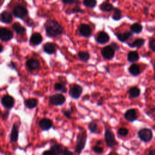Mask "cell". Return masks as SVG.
Here are the masks:
<instances>
[{
    "mask_svg": "<svg viewBox=\"0 0 155 155\" xmlns=\"http://www.w3.org/2000/svg\"><path fill=\"white\" fill-rule=\"evenodd\" d=\"M45 28L47 35L51 37H55L63 33V27L56 21H48L45 24Z\"/></svg>",
    "mask_w": 155,
    "mask_h": 155,
    "instance_id": "6da1fadb",
    "label": "cell"
},
{
    "mask_svg": "<svg viewBox=\"0 0 155 155\" xmlns=\"http://www.w3.org/2000/svg\"><path fill=\"white\" fill-rule=\"evenodd\" d=\"M87 136L86 134V132L83 130L80 131L78 134L76 147L75 149V151L76 153H81L85 147L86 142H87Z\"/></svg>",
    "mask_w": 155,
    "mask_h": 155,
    "instance_id": "7a4b0ae2",
    "label": "cell"
},
{
    "mask_svg": "<svg viewBox=\"0 0 155 155\" xmlns=\"http://www.w3.org/2000/svg\"><path fill=\"white\" fill-rule=\"evenodd\" d=\"M137 136L142 141L144 142H149L153 138V132L151 129L144 128L138 131Z\"/></svg>",
    "mask_w": 155,
    "mask_h": 155,
    "instance_id": "3957f363",
    "label": "cell"
},
{
    "mask_svg": "<svg viewBox=\"0 0 155 155\" xmlns=\"http://www.w3.org/2000/svg\"><path fill=\"white\" fill-rule=\"evenodd\" d=\"M104 139L107 145L110 148H113L117 144L113 132L110 129H106L104 133Z\"/></svg>",
    "mask_w": 155,
    "mask_h": 155,
    "instance_id": "277c9868",
    "label": "cell"
},
{
    "mask_svg": "<svg viewBox=\"0 0 155 155\" xmlns=\"http://www.w3.org/2000/svg\"><path fill=\"white\" fill-rule=\"evenodd\" d=\"M50 102L51 104L55 106H60L64 104L66 102V98L63 94L61 93H56L50 97Z\"/></svg>",
    "mask_w": 155,
    "mask_h": 155,
    "instance_id": "5b68a950",
    "label": "cell"
},
{
    "mask_svg": "<svg viewBox=\"0 0 155 155\" xmlns=\"http://www.w3.org/2000/svg\"><path fill=\"white\" fill-rule=\"evenodd\" d=\"M82 93V88L81 86L78 84L73 85L72 87L70 88L69 94L70 97L75 99H79Z\"/></svg>",
    "mask_w": 155,
    "mask_h": 155,
    "instance_id": "8992f818",
    "label": "cell"
},
{
    "mask_svg": "<svg viewBox=\"0 0 155 155\" xmlns=\"http://www.w3.org/2000/svg\"><path fill=\"white\" fill-rule=\"evenodd\" d=\"M13 13L16 18L22 19L28 15V11L25 7L21 6H17L13 8Z\"/></svg>",
    "mask_w": 155,
    "mask_h": 155,
    "instance_id": "52a82bcc",
    "label": "cell"
},
{
    "mask_svg": "<svg viewBox=\"0 0 155 155\" xmlns=\"http://www.w3.org/2000/svg\"><path fill=\"white\" fill-rule=\"evenodd\" d=\"M2 105L7 109L12 108L15 104V100L10 95H4L1 99Z\"/></svg>",
    "mask_w": 155,
    "mask_h": 155,
    "instance_id": "ba28073f",
    "label": "cell"
},
{
    "mask_svg": "<svg viewBox=\"0 0 155 155\" xmlns=\"http://www.w3.org/2000/svg\"><path fill=\"white\" fill-rule=\"evenodd\" d=\"M115 50L112 46H108L103 49L101 53L102 56L104 58L107 59H111L113 58L115 55Z\"/></svg>",
    "mask_w": 155,
    "mask_h": 155,
    "instance_id": "9c48e42d",
    "label": "cell"
},
{
    "mask_svg": "<svg viewBox=\"0 0 155 155\" xmlns=\"http://www.w3.org/2000/svg\"><path fill=\"white\" fill-rule=\"evenodd\" d=\"M39 126L42 130L47 131L53 127V122L49 118H43L39 121Z\"/></svg>",
    "mask_w": 155,
    "mask_h": 155,
    "instance_id": "30bf717a",
    "label": "cell"
},
{
    "mask_svg": "<svg viewBox=\"0 0 155 155\" xmlns=\"http://www.w3.org/2000/svg\"><path fill=\"white\" fill-rule=\"evenodd\" d=\"M13 37V33L7 28L0 29V38L3 41H8Z\"/></svg>",
    "mask_w": 155,
    "mask_h": 155,
    "instance_id": "8fae6325",
    "label": "cell"
},
{
    "mask_svg": "<svg viewBox=\"0 0 155 155\" xmlns=\"http://www.w3.org/2000/svg\"><path fill=\"white\" fill-rule=\"evenodd\" d=\"M124 118L128 122L133 123L137 119V112L134 108L127 110L124 113Z\"/></svg>",
    "mask_w": 155,
    "mask_h": 155,
    "instance_id": "7c38bea8",
    "label": "cell"
},
{
    "mask_svg": "<svg viewBox=\"0 0 155 155\" xmlns=\"http://www.w3.org/2000/svg\"><path fill=\"white\" fill-rule=\"evenodd\" d=\"M79 31L81 35L84 37H89L92 34V30L90 26L85 24L80 25L79 27Z\"/></svg>",
    "mask_w": 155,
    "mask_h": 155,
    "instance_id": "4fadbf2b",
    "label": "cell"
},
{
    "mask_svg": "<svg viewBox=\"0 0 155 155\" xmlns=\"http://www.w3.org/2000/svg\"><path fill=\"white\" fill-rule=\"evenodd\" d=\"M18 127L16 124L13 125V127L10 135V140L12 142H16L18 140Z\"/></svg>",
    "mask_w": 155,
    "mask_h": 155,
    "instance_id": "5bb4252c",
    "label": "cell"
},
{
    "mask_svg": "<svg viewBox=\"0 0 155 155\" xmlns=\"http://www.w3.org/2000/svg\"><path fill=\"white\" fill-rule=\"evenodd\" d=\"M42 37L41 34L38 33H33V35L31 36L30 39V43L34 46L39 45L42 42Z\"/></svg>",
    "mask_w": 155,
    "mask_h": 155,
    "instance_id": "9a60e30c",
    "label": "cell"
},
{
    "mask_svg": "<svg viewBox=\"0 0 155 155\" xmlns=\"http://www.w3.org/2000/svg\"><path fill=\"white\" fill-rule=\"evenodd\" d=\"M109 37L108 34L104 32H101L99 33L97 37V41L99 44H106L109 41Z\"/></svg>",
    "mask_w": 155,
    "mask_h": 155,
    "instance_id": "2e32d148",
    "label": "cell"
},
{
    "mask_svg": "<svg viewBox=\"0 0 155 155\" xmlns=\"http://www.w3.org/2000/svg\"><path fill=\"white\" fill-rule=\"evenodd\" d=\"M27 67L30 70H34L38 69L40 64L39 61L35 59H29L27 62Z\"/></svg>",
    "mask_w": 155,
    "mask_h": 155,
    "instance_id": "e0dca14e",
    "label": "cell"
},
{
    "mask_svg": "<svg viewBox=\"0 0 155 155\" xmlns=\"http://www.w3.org/2000/svg\"><path fill=\"white\" fill-rule=\"evenodd\" d=\"M50 150L52 151L54 155H61L63 153L64 148L60 144H55L51 146Z\"/></svg>",
    "mask_w": 155,
    "mask_h": 155,
    "instance_id": "ac0fdd59",
    "label": "cell"
},
{
    "mask_svg": "<svg viewBox=\"0 0 155 155\" xmlns=\"http://www.w3.org/2000/svg\"><path fill=\"white\" fill-rule=\"evenodd\" d=\"M24 104L27 108L32 109L37 107L38 105V100L35 98H29L25 101Z\"/></svg>",
    "mask_w": 155,
    "mask_h": 155,
    "instance_id": "d6986e66",
    "label": "cell"
},
{
    "mask_svg": "<svg viewBox=\"0 0 155 155\" xmlns=\"http://www.w3.org/2000/svg\"><path fill=\"white\" fill-rule=\"evenodd\" d=\"M56 45L53 43L47 42L44 46V50L46 53L49 54H53L55 52Z\"/></svg>",
    "mask_w": 155,
    "mask_h": 155,
    "instance_id": "ffe728a7",
    "label": "cell"
},
{
    "mask_svg": "<svg viewBox=\"0 0 155 155\" xmlns=\"http://www.w3.org/2000/svg\"><path fill=\"white\" fill-rule=\"evenodd\" d=\"M132 35L133 33L131 32H125L124 33H118L116 35L118 39L122 42L127 41L128 38L132 37Z\"/></svg>",
    "mask_w": 155,
    "mask_h": 155,
    "instance_id": "44dd1931",
    "label": "cell"
},
{
    "mask_svg": "<svg viewBox=\"0 0 155 155\" xmlns=\"http://www.w3.org/2000/svg\"><path fill=\"white\" fill-rule=\"evenodd\" d=\"M1 21L4 23H11L12 21V16L7 11H4L1 15Z\"/></svg>",
    "mask_w": 155,
    "mask_h": 155,
    "instance_id": "7402d4cb",
    "label": "cell"
},
{
    "mask_svg": "<svg viewBox=\"0 0 155 155\" xmlns=\"http://www.w3.org/2000/svg\"><path fill=\"white\" fill-rule=\"evenodd\" d=\"M128 70L130 73L133 76H137V75H139L141 73L140 66L136 64H132L130 67H129Z\"/></svg>",
    "mask_w": 155,
    "mask_h": 155,
    "instance_id": "603a6c76",
    "label": "cell"
},
{
    "mask_svg": "<svg viewBox=\"0 0 155 155\" xmlns=\"http://www.w3.org/2000/svg\"><path fill=\"white\" fill-rule=\"evenodd\" d=\"M139 54L136 51H132L129 52L127 56L128 61L131 63H135L139 59Z\"/></svg>",
    "mask_w": 155,
    "mask_h": 155,
    "instance_id": "cb8c5ba5",
    "label": "cell"
},
{
    "mask_svg": "<svg viewBox=\"0 0 155 155\" xmlns=\"http://www.w3.org/2000/svg\"><path fill=\"white\" fill-rule=\"evenodd\" d=\"M128 94H130V96L132 98H138L140 96L141 94V90L139 88H137V87H133L129 89L128 92Z\"/></svg>",
    "mask_w": 155,
    "mask_h": 155,
    "instance_id": "d4e9b609",
    "label": "cell"
},
{
    "mask_svg": "<svg viewBox=\"0 0 155 155\" xmlns=\"http://www.w3.org/2000/svg\"><path fill=\"white\" fill-rule=\"evenodd\" d=\"M145 44V40L142 38H138L135 39L131 44H128L131 47H141Z\"/></svg>",
    "mask_w": 155,
    "mask_h": 155,
    "instance_id": "484cf974",
    "label": "cell"
},
{
    "mask_svg": "<svg viewBox=\"0 0 155 155\" xmlns=\"http://www.w3.org/2000/svg\"><path fill=\"white\" fill-rule=\"evenodd\" d=\"M13 29L18 34H24L26 31L25 29L18 23H16L13 25Z\"/></svg>",
    "mask_w": 155,
    "mask_h": 155,
    "instance_id": "4316f807",
    "label": "cell"
},
{
    "mask_svg": "<svg viewBox=\"0 0 155 155\" xmlns=\"http://www.w3.org/2000/svg\"><path fill=\"white\" fill-rule=\"evenodd\" d=\"M100 9L104 12H109L113 9V5L108 2H104L100 5Z\"/></svg>",
    "mask_w": 155,
    "mask_h": 155,
    "instance_id": "83f0119b",
    "label": "cell"
},
{
    "mask_svg": "<svg viewBox=\"0 0 155 155\" xmlns=\"http://www.w3.org/2000/svg\"><path fill=\"white\" fill-rule=\"evenodd\" d=\"M130 29L133 33H140L142 30V26L138 23H135L131 25Z\"/></svg>",
    "mask_w": 155,
    "mask_h": 155,
    "instance_id": "f1b7e54d",
    "label": "cell"
},
{
    "mask_svg": "<svg viewBox=\"0 0 155 155\" xmlns=\"http://www.w3.org/2000/svg\"><path fill=\"white\" fill-rule=\"evenodd\" d=\"M88 128L90 132L92 133H98V124L95 121H91L89 125H88Z\"/></svg>",
    "mask_w": 155,
    "mask_h": 155,
    "instance_id": "f546056e",
    "label": "cell"
},
{
    "mask_svg": "<svg viewBox=\"0 0 155 155\" xmlns=\"http://www.w3.org/2000/svg\"><path fill=\"white\" fill-rule=\"evenodd\" d=\"M78 56L82 61H87L90 58V55L88 51H80L78 54Z\"/></svg>",
    "mask_w": 155,
    "mask_h": 155,
    "instance_id": "4dcf8cb0",
    "label": "cell"
},
{
    "mask_svg": "<svg viewBox=\"0 0 155 155\" xmlns=\"http://www.w3.org/2000/svg\"><path fill=\"white\" fill-rule=\"evenodd\" d=\"M54 89L55 90L62 92V93H66L67 92V89L64 86V85L60 84V83H56L55 84L54 86Z\"/></svg>",
    "mask_w": 155,
    "mask_h": 155,
    "instance_id": "1f68e13d",
    "label": "cell"
},
{
    "mask_svg": "<svg viewBox=\"0 0 155 155\" xmlns=\"http://www.w3.org/2000/svg\"><path fill=\"white\" fill-rule=\"evenodd\" d=\"M122 18L121 11L118 8H114V13L113 15V18L115 20H119Z\"/></svg>",
    "mask_w": 155,
    "mask_h": 155,
    "instance_id": "d6a6232c",
    "label": "cell"
},
{
    "mask_svg": "<svg viewBox=\"0 0 155 155\" xmlns=\"http://www.w3.org/2000/svg\"><path fill=\"white\" fill-rule=\"evenodd\" d=\"M84 5L89 8H93L97 4L96 0H84Z\"/></svg>",
    "mask_w": 155,
    "mask_h": 155,
    "instance_id": "836d02e7",
    "label": "cell"
},
{
    "mask_svg": "<svg viewBox=\"0 0 155 155\" xmlns=\"http://www.w3.org/2000/svg\"><path fill=\"white\" fill-rule=\"evenodd\" d=\"M92 150L97 154H102L103 152H104V149L101 147V146H99L98 145H97L93 147Z\"/></svg>",
    "mask_w": 155,
    "mask_h": 155,
    "instance_id": "e575fe53",
    "label": "cell"
},
{
    "mask_svg": "<svg viewBox=\"0 0 155 155\" xmlns=\"http://www.w3.org/2000/svg\"><path fill=\"white\" fill-rule=\"evenodd\" d=\"M128 130L126 128H120L118 130V134L120 136H126L128 134Z\"/></svg>",
    "mask_w": 155,
    "mask_h": 155,
    "instance_id": "d590c367",
    "label": "cell"
},
{
    "mask_svg": "<svg viewBox=\"0 0 155 155\" xmlns=\"http://www.w3.org/2000/svg\"><path fill=\"white\" fill-rule=\"evenodd\" d=\"M147 114L151 119L155 120V107L150 108L147 112Z\"/></svg>",
    "mask_w": 155,
    "mask_h": 155,
    "instance_id": "8d00e7d4",
    "label": "cell"
},
{
    "mask_svg": "<svg viewBox=\"0 0 155 155\" xmlns=\"http://www.w3.org/2000/svg\"><path fill=\"white\" fill-rule=\"evenodd\" d=\"M64 115L68 119H71L73 111L72 110H64L62 111Z\"/></svg>",
    "mask_w": 155,
    "mask_h": 155,
    "instance_id": "74e56055",
    "label": "cell"
},
{
    "mask_svg": "<svg viewBox=\"0 0 155 155\" xmlns=\"http://www.w3.org/2000/svg\"><path fill=\"white\" fill-rule=\"evenodd\" d=\"M149 47H150V49L153 51L155 52V39H151L150 41V42H149Z\"/></svg>",
    "mask_w": 155,
    "mask_h": 155,
    "instance_id": "f35d334b",
    "label": "cell"
},
{
    "mask_svg": "<svg viewBox=\"0 0 155 155\" xmlns=\"http://www.w3.org/2000/svg\"><path fill=\"white\" fill-rule=\"evenodd\" d=\"M63 2L64 4H73L75 3H79L80 0H63Z\"/></svg>",
    "mask_w": 155,
    "mask_h": 155,
    "instance_id": "ab89813d",
    "label": "cell"
},
{
    "mask_svg": "<svg viewBox=\"0 0 155 155\" xmlns=\"http://www.w3.org/2000/svg\"><path fill=\"white\" fill-rule=\"evenodd\" d=\"M63 155H73V153L70 150H68L67 148H64L63 151Z\"/></svg>",
    "mask_w": 155,
    "mask_h": 155,
    "instance_id": "60d3db41",
    "label": "cell"
},
{
    "mask_svg": "<svg viewBox=\"0 0 155 155\" xmlns=\"http://www.w3.org/2000/svg\"><path fill=\"white\" fill-rule=\"evenodd\" d=\"M42 155H54V154L52 152V151L49 150H46V151L43 152Z\"/></svg>",
    "mask_w": 155,
    "mask_h": 155,
    "instance_id": "b9f144b4",
    "label": "cell"
},
{
    "mask_svg": "<svg viewBox=\"0 0 155 155\" xmlns=\"http://www.w3.org/2000/svg\"><path fill=\"white\" fill-rule=\"evenodd\" d=\"M147 155H155V149L150 150Z\"/></svg>",
    "mask_w": 155,
    "mask_h": 155,
    "instance_id": "7bdbcfd3",
    "label": "cell"
},
{
    "mask_svg": "<svg viewBox=\"0 0 155 155\" xmlns=\"http://www.w3.org/2000/svg\"><path fill=\"white\" fill-rule=\"evenodd\" d=\"M111 46H112L115 50H118L119 49V47L117 44H115V43H112V44H111Z\"/></svg>",
    "mask_w": 155,
    "mask_h": 155,
    "instance_id": "ee69618b",
    "label": "cell"
},
{
    "mask_svg": "<svg viewBox=\"0 0 155 155\" xmlns=\"http://www.w3.org/2000/svg\"><path fill=\"white\" fill-rule=\"evenodd\" d=\"M73 12H83V11L81 9H80V8H76V9L73 10Z\"/></svg>",
    "mask_w": 155,
    "mask_h": 155,
    "instance_id": "f6af8a7d",
    "label": "cell"
},
{
    "mask_svg": "<svg viewBox=\"0 0 155 155\" xmlns=\"http://www.w3.org/2000/svg\"><path fill=\"white\" fill-rule=\"evenodd\" d=\"M3 47L2 46H1V50H0V51H3Z\"/></svg>",
    "mask_w": 155,
    "mask_h": 155,
    "instance_id": "bcb514c9",
    "label": "cell"
},
{
    "mask_svg": "<svg viewBox=\"0 0 155 155\" xmlns=\"http://www.w3.org/2000/svg\"><path fill=\"white\" fill-rule=\"evenodd\" d=\"M152 128L154 129V130H155V125H154L152 127Z\"/></svg>",
    "mask_w": 155,
    "mask_h": 155,
    "instance_id": "7dc6e473",
    "label": "cell"
},
{
    "mask_svg": "<svg viewBox=\"0 0 155 155\" xmlns=\"http://www.w3.org/2000/svg\"><path fill=\"white\" fill-rule=\"evenodd\" d=\"M154 69L155 70V63H154Z\"/></svg>",
    "mask_w": 155,
    "mask_h": 155,
    "instance_id": "c3c4849f",
    "label": "cell"
},
{
    "mask_svg": "<svg viewBox=\"0 0 155 155\" xmlns=\"http://www.w3.org/2000/svg\"><path fill=\"white\" fill-rule=\"evenodd\" d=\"M154 80H155V78H154Z\"/></svg>",
    "mask_w": 155,
    "mask_h": 155,
    "instance_id": "681fc988",
    "label": "cell"
}]
</instances>
